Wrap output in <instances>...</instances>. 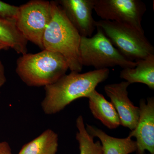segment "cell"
Returning a JSON list of instances; mask_svg holds the SVG:
<instances>
[{
	"mask_svg": "<svg viewBox=\"0 0 154 154\" xmlns=\"http://www.w3.org/2000/svg\"><path fill=\"white\" fill-rule=\"evenodd\" d=\"M6 82V78L5 74V68L2 61L0 60V88L2 87Z\"/></svg>",
	"mask_w": 154,
	"mask_h": 154,
	"instance_id": "d6986e66",
	"label": "cell"
},
{
	"mask_svg": "<svg viewBox=\"0 0 154 154\" xmlns=\"http://www.w3.org/2000/svg\"><path fill=\"white\" fill-rule=\"evenodd\" d=\"M139 117L137 125L128 137L136 139L137 154L145 153L146 150L154 154V98L149 97L147 102L140 101Z\"/></svg>",
	"mask_w": 154,
	"mask_h": 154,
	"instance_id": "30bf717a",
	"label": "cell"
},
{
	"mask_svg": "<svg viewBox=\"0 0 154 154\" xmlns=\"http://www.w3.org/2000/svg\"><path fill=\"white\" fill-rule=\"evenodd\" d=\"M143 154H146L145 153H144Z\"/></svg>",
	"mask_w": 154,
	"mask_h": 154,
	"instance_id": "44dd1931",
	"label": "cell"
},
{
	"mask_svg": "<svg viewBox=\"0 0 154 154\" xmlns=\"http://www.w3.org/2000/svg\"><path fill=\"white\" fill-rule=\"evenodd\" d=\"M0 154H13L11 147L7 142H0Z\"/></svg>",
	"mask_w": 154,
	"mask_h": 154,
	"instance_id": "ac0fdd59",
	"label": "cell"
},
{
	"mask_svg": "<svg viewBox=\"0 0 154 154\" xmlns=\"http://www.w3.org/2000/svg\"><path fill=\"white\" fill-rule=\"evenodd\" d=\"M60 6L69 21L83 37H91L96 29L93 18L95 0H59Z\"/></svg>",
	"mask_w": 154,
	"mask_h": 154,
	"instance_id": "9c48e42d",
	"label": "cell"
},
{
	"mask_svg": "<svg viewBox=\"0 0 154 154\" xmlns=\"http://www.w3.org/2000/svg\"><path fill=\"white\" fill-rule=\"evenodd\" d=\"M28 41L20 32L16 22L0 19V43L17 53H27Z\"/></svg>",
	"mask_w": 154,
	"mask_h": 154,
	"instance_id": "5bb4252c",
	"label": "cell"
},
{
	"mask_svg": "<svg viewBox=\"0 0 154 154\" xmlns=\"http://www.w3.org/2000/svg\"><path fill=\"white\" fill-rule=\"evenodd\" d=\"M78 129L76 138L79 145L80 154H103L102 144L99 141H94V137L87 131L82 116L76 119Z\"/></svg>",
	"mask_w": 154,
	"mask_h": 154,
	"instance_id": "2e32d148",
	"label": "cell"
},
{
	"mask_svg": "<svg viewBox=\"0 0 154 154\" xmlns=\"http://www.w3.org/2000/svg\"><path fill=\"white\" fill-rule=\"evenodd\" d=\"M136 66L133 68L122 69L120 78L130 84L140 83L146 85L154 90V54L136 61Z\"/></svg>",
	"mask_w": 154,
	"mask_h": 154,
	"instance_id": "4fadbf2b",
	"label": "cell"
},
{
	"mask_svg": "<svg viewBox=\"0 0 154 154\" xmlns=\"http://www.w3.org/2000/svg\"><path fill=\"white\" fill-rule=\"evenodd\" d=\"M109 73V69H105L65 75L54 84L45 87L42 110L46 114H55L76 99L87 98L99 84L107 79Z\"/></svg>",
	"mask_w": 154,
	"mask_h": 154,
	"instance_id": "6da1fadb",
	"label": "cell"
},
{
	"mask_svg": "<svg viewBox=\"0 0 154 154\" xmlns=\"http://www.w3.org/2000/svg\"><path fill=\"white\" fill-rule=\"evenodd\" d=\"M119 52L130 60L137 61L154 54V47L144 32L120 22L100 20L95 22Z\"/></svg>",
	"mask_w": 154,
	"mask_h": 154,
	"instance_id": "277c9868",
	"label": "cell"
},
{
	"mask_svg": "<svg viewBox=\"0 0 154 154\" xmlns=\"http://www.w3.org/2000/svg\"><path fill=\"white\" fill-rule=\"evenodd\" d=\"M68 69L63 56L44 49L37 53L22 54L17 60L16 72L28 86L45 87L66 75Z\"/></svg>",
	"mask_w": 154,
	"mask_h": 154,
	"instance_id": "3957f363",
	"label": "cell"
},
{
	"mask_svg": "<svg viewBox=\"0 0 154 154\" xmlns=\"http://www.w3.org/2000/svg\"><path fill=\"white\" fill-rule=\"evenodd\" d=\"M96 29L94 36H81L79 53L83 66H93L98 70L116 66L122 69L136 66V62L122 55L100 28Z\"/></svg>",
	"mask_w": 154,
	"mask_h": 154,
	"instance_id": "5b68a950",
	"label": "cell"
},
{
	"mask_svg": "<svg viewBox=\"0 0 154 154\" xmlns=\"http://www.w3.org/2000/svg\"><path fill=\"white\" fill-rule=\"evenodd\" d=\"M9 49L8 48L6 47L4 45L2 44V43H0V51L2 50H6Z\"/></svg>",
	"mask_w": 154,
	"mask_h": 154,
	"instance_id": "ffe728a7",
	"label": "cell"
},
{
	"mask_svg": "<svg viewBox=\"0 0 154 154\" xmlns=\"http://www.w3.org/2000/svg\"><path fill=\"white\" fill-rule=\"evenodd\" d=\"M89 107L94 117L99 119L110 129H115L120 125V119L111 102L96 90L88 95Z\"/></svg>",
	"mask_w": 154,
	"mask_h": 154,
	"instance_id": "8fae6325",
	"label": "cell"
},
{
	"mask_svg": "<svg viewBox=\"0 0 154 154\" xmlns=\"http://www.w3.org/2000/svg\"><path fill=\"white\" fill-rule=\"evenodd\" d=\"M130 85L126 81L108 84L104 90L118 113L120 125L132 131L137 125L139 107L134 106L128 98L127 89Z\"/></svg>",
	"mask_w": 154,
	"mask_h": 154,
	"instance_id": "ba28073f",
	"label": "cell"
},
{
	"mask_svg": "<svg viewBox=\"0 0 154 154\" xmlns=\"http://www.w3.org/2000/svg\"><path fill=\"white\" fill-rule=\"evenodd\" d=\"M51 2V18L43 37L44 50L63 56L71 72L83 68L79 53L81 36L56 1Z\"/></svg>",
	"mask_w": 154,
	"mask_h": 154,
	"instance_id": "7a4b0ae2",
	"label": "cell"
},
{
	"mask_svg": "<svg viewBox=\"0 0 154 154\" xmlns=\"http://www.w3.org/2000/svg\"><path fill=\"white\" fill-rule=\"evenodd\" d=\"M51 18L50 2L33 0L19 7L16 24L27 41L44 50L43 35Z\"/></svg>",
	"mask_w": 154,
	"mask_h": 154,
	"instance_id": "8992f818",
	"label": "cell"
},
{
	"mask_svg": "<svg viewBox=\"0 0 154 154\" xmlns=\"http://www.w3.org/2000/svg\"><path fill=\"white\" fill-rule=\"evenodd\" d=\"M58 141L57 134L48 129L23 146L18 154H56Z\"/></svg>",
	"mask_w": 154,
	"mask_h": 154,
	"instance_id": "9a60e30c",
	"label": "cell"
},
{
	"mask_svg": "<svg viewBox=\"0 0 154 154\" xmlns=\"http://www.w3.org/2000/svg\"><path fill=\"white\" fill-rule=\"evenodd\" d=\"M94 10L101 20L124 23L144 32L142 21L146 7L140 0H95Z\"/></svg>",
	"mask_w": 154,
	"mask_h": 154,
	"instance_id": "52a82bcc",
	"label": "cell"
},
{
	"mask_svg": "<svg viewBox=\"0 0 154 154\" xmlns=\"http://www.w3.org/2000/svg\"><path fill=\"white\" fill-rule=\"evenodd\" d=\"M19 7L0 1V19L16 22Z\"/></svg>",
	"mask_w": 154,
	"mask_h": 154,
	"instance_id": "e0dca14e",
	"label": "cell"
},
{
	"mask_svg": "<svg viewBox=\"0 0 154 154\" xmlns=\"http://www.w3.org/2000/svg\"><path fill=\"white\" fill-rule=\"evenodd\" d=\"M86 129L93 137L100 139L103 148V154H129L137 149L136 141L128 137L118 138L110 136L96 127L87 124Z\"/></svg>",
	"mask_w": 154,
	"mask_h": 154,
	"instance_id": "7c38bea8",
	"label": "cell"
}]
</instances>
